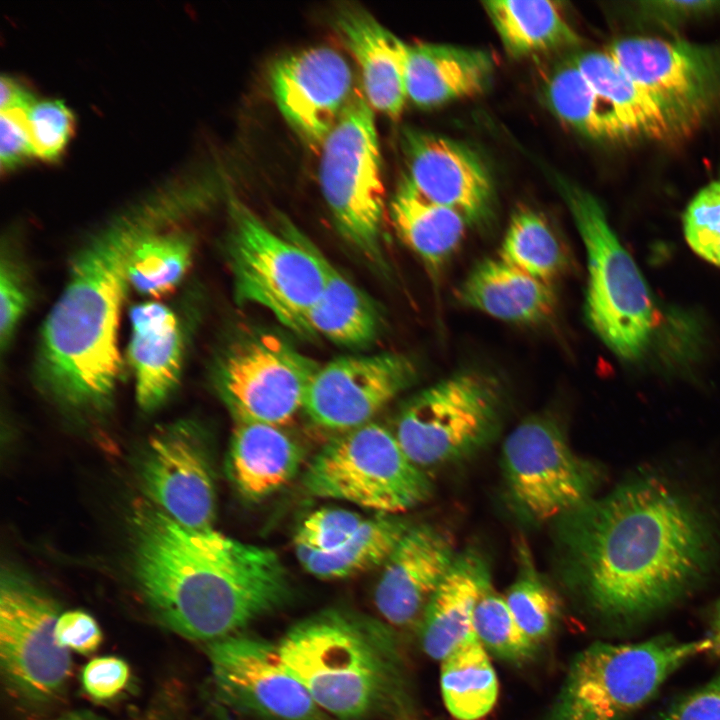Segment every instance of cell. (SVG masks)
Returning <instances> with one entry per match:
<instances>
[{"label": "cell", "mask_w": 720, "mask_h": 720, "mask_svg": "<svg viewBox=\"0 0 720 720\" xmlns=\"http://www.w3.org/2000/svg\"><path fill=\"white\" fill-rule=\"evenodd\" d=\"M566 567L600 614L651 616L688 592L713 555L709 521L654 474L633 477L560 520Z\"/></svg>", "instance_id": "obj_1"}, {"label": "cell", "mask_w": 720, "mask_h": 720, "mask_svg": "<svg viewBox=\"0 0 720 720\" xmlns=\"http://www.w3.org/2000/svg\"><path fill=\"white\" fill-rule=\"evenodd\" d=\"M133 568L155 613L190 639L218 640L280 607L286 570L271 549L179 524L147 499L131 513Z\"/></svg>", "instance_id": "obj_2"}, {"label": "cell", "mask_w": 720, "mask_h": 720, "mask_svg": "<svg viewBox=\"0 0 720 720\" xmlns=\"http://www.w3.org/2000/svg\"><path fill=\"white\" fill-rule=\"evenodd\" d=\"M176 216V205L140 207L74 251L63 290L42 324L33 365L36 385L54 403L76 412L111 403L122 375L118 329L133 253Z\"/></svg>", "instance_id": "obj_3"}, {"label": "cell", "mask_w": 720, "mask_h": 720, "mask_svg": "<svg viewBox=\"0 0 720 720\" xmlns=\"http://www.w3.org/2000/svg\"><path fill=\"white\" fill-rule=\"evenodd\" d=\"M277 645L286 665L323 712L356 719L402 700L396 648L377 625L327 611L294 625Z\"/></svg>", "instance_id": "obj_4"}, {"label": "cell", "mask_w": 720, "mask_h": 720, "mask_svg": "<svg viewBox=\"0 0 720 720\" xmlns=\"http://www.w3.org/2000/svg\"><path fill=\"white\" fill-rule=\"evenodd\" d=\"M226 256L234 293L307 335L306 318L326 282L327 258L291 224L272 230L239 200L230 203Z\"/></svg>", "instance_id": "obj_5"}, {"label": "cell", "mask_w": 720, "mask_h": 720, "mask_svg": "<svg viewBox=\"0 0 720 720\" xmlns=\"http://www.w3.org/2000/svg\"><path fill=\"white\" fill-rule=\"evenodd\" d=\"M706 637L669 635L636 643L596 642L572 660L546 720H626L693 657L708 652Z\"/></svg>", "instance_id": "obj_6"}, {"label": "cell", "mask_w": 720, "mask_h": 720, "mask_svg": "<svg viewBox=\"0 0 720 720\" xmlns=\"http://www.w3.org/2000/svg\"><path fill=\"white\" fill-rule=\"evenodd\" d=\"M558 185L586 249L587 322L617 356L638 359L648 346L655 322L648 285L599 200L569 182L559 179Z\"/></svg>", "instance_id": "obj_7"}, {"label": "cell", "mask_w": 720, "mask_h": 720, "mask_svg": "<svg viewBox=\"0 0 720 720\" xmlns=\"http://www.w3.org/2000/svg\"><path fill=\"white\" fill-rule=\"evenodd\" d=\"M303 485L314 497L345 501L382 515L424 503L432 483L395 434L369 422L337 433L308 464Z\"/></svg>", "instance_id": "obj_8"}, {"label": "cell", "mask_w": 720, "mask_h": 720, "mask_svg": "<svg viewBox=\"0 0 720 720\" xmlns=\"http://www.w3.org/2000/svg\"><path fill=\"white\" fill-rule=\"evenodd\" d=\"M320 148V186L338 231L367 260L385 267L381 154L373 109L361 88Z\"/></svg>", "instance_id": "obj_9"}, {"label": "cell", "mask_w": 720, "mask_h": 720, "mask_svg": "<svg viewBox=\"0 0 720 720\" xmlns=\"http://www.w3.org/2000/svg\"><path fill=\"white\" fill-rule=\"evenodd\" d=\"M502 390L479 371H462L425 388L404 406L394 432L420 468L463 459L486 445L498 428Z\"/></svg>", "instance_id": "obj_10"}, {"label": "cell", "mask_w": 720, "mask_h": 720, "mask_svg": "<svg viewBox=\"0 0 720 720\" xmlns=\"http://www.w3.org/2000/svg\"><path fill=\"white\" fill-rule=\"evenodd\" d=\"M319 367L286 339L259 332L226 345L211 377L235 422L282 427L303 409Z\"/></svg>", "instance_id": "obj_11"}, {"label": "cell", "mask_w": 720, "mask_h": 720, "mask_svg": "<svg viewBox=\"0 0 720 720\" xmlns=\"http://www.w3.org/2000/svg\"><path fill=\"white\" fill-rule=\"evenodd\" d=\"M501 465L516 510L539 523L561 520L592 498L594 466L569 446L558 424L546 416L528 417L506 437Z\"/></svg>", "instance_id": "obj_12"}, {"label": "cell", "mask_w": 720, "mask_h": 720, "mask_svg": "<svg viewBox=\"0 0 720 720\" xmlns=\"http://www.w3.org/2000/svg\"><path fill=\"white\" fill-rule=\"evenodd\" d=\"M665 110L681 134L695 128L720 99V57L682 39L632 36L605 50Z\"/></svg>", "instance_id": "obj_13"}, {"label": "cell", "mask_w": 720, "mask_h": 720, "mask_svg": "<svg viewBox=\"0 0 720 720\" xmlns=\"http://www.w3.org/2000/svg\"><path fill=\"white\" fill-rule=\"evenodd\" d=\"M60 614L56 603L30 581L11 573L2 576L1 667L9 683L32 700L55 696L70 674V652L55 636Z\"/></svg>", "instance_id": "obj_14"}, {"label": "cell", "mask_w": 720, "mask_h": 720, "mask_svg": "<svg viewBox=\"0 0 720 720\" xmlns=\"http://www.w3.org/2000/svg\"><path fill=\"white\" fill-rule=\"evenodd\" d=\"M207 648L214 686L226 703L273 720H324L277 644L236 633Z\"/></svg>", "instance_id": "obj_15"}, {"label": "cell", "mask_w": 720, "mask_h": 720, "mask_svg": "<svg viewBox=\"0 0 720 720\" xmlns=\"http://www.w3.org/2000/svg\"><path fill=\"white\" fill-rule=\"evenodd\" d=\"M416 375L413 361L399 353L336 358L318 368L302 410L321 428L348 431L372 422Z\"/></svg>", "instance_id": "obj_16"}, {"label": "cell", "mask_w": 720, "mask_h": 720, "mask_svg": "<svg viewBox=\"0 0 720 720\" xmlns=\"http://www.w3.org/2000/svg\"><path fill=\"white\" fill-rule=\"evenodd\" d=\"M147 500L179 524L213 528L216 494L211 466L194 424L160 427L148 439L139 467Z\"/></svg>", "instance_id": "obj_17"}, {"label": "cell", "mask_w": 720, "mask_h": 720, "mask_svg": "<svg viewBox=\"0 0 720 720\" xmlns=\"http://www.w3.org/2000/svg\"><path fill=\"white\" fill-rule=\"evenodd\" d=\"M269 82L290 127L312 147H321L358 86L343 55L327 46L310 47L277 59Z\"/></svg>", "instance_id": "obj_18"}, {"label": "cell", "mask_w": 720, "mask_h": 720, "mask_svg": "<svg viewBox=\"0 0 720 720\" xmlns=\"http://www.w3.org/2000/svg\"><path fill=\"white\" fill-rule=\"evenodd\" d=\"M401 148L404 176L423 197L461 213L471 224L490 213L493 184L481 158L448 137L405 128Z\"/></svg>", "instance_id": "obj_19"}, {"label": "cell", "mask_w": 720, "mask_h": 720, "mask_svg": "<svg viewBox=\"0 0 720 720\" xmlns=\"http://www.w3.org/2000/svg\"><path fill=\"white\" fill-rule=\"evenodd\" d=\"M457 554L447 532L427 524L411 526L384 562L375 589L382 617L398 627L421 621Z\"/></svg>", "instance_id": "obj_20"}, {"label": "cell", "mask_w": 720, "mask_h": 720, "mask_svg": "<svg viewBox=\"0 0 720 720\" xmlns=\"http://www.w3.org/2000/svg\"><path fill=\"white\" fill-rule=\"evenodd\" d=\"M128 361L138 405L160 407L178 386L184 363L186 335L177 314L166 304L148 300L129 311Z\"/></svg>", "instance_id": "obj_21"}, {"label": "cell", "mask_w": 720, "mask_h": 720, "mask_svg": "<svg viewBox=\"0 0 720 720\" xmlns=\"http://www.w3.org/2000/svg\"><path fill=\"white\" fill-rule=\"evenodd\" d=\"M333 24L359 67L361 89L369 105L387 117L398 118L408 100L406 43L360 6L338 7Z\"/></svg>", "instance_id": "obj_22"}, {"label": "cell", "mask_w": 720, "mask_h": 720, "mask_svg": "<svg viewBox=\"0 0 720 720\" xmlns=\"http://www.w3.org/2000/svg\"><path fill=\"white\" fill-rule=\"evenodd\" d=\"M494 60L484 50L449 44H406L407 99L434 108L483 92L491 81Z\"/></svg>", "instance_id": "obj_23"}, {"label": "cell", "mask_w": 720, "mask_h": 720, "mask_svg": "<svg viewBox=\"0 0 720 720\" xmlns=\"http://www.w3.org/2000/svg\"><path fill=\"white\" fill-rule=\"evenodd\" d=\"M490 586L485 557L472 548L458 553L421 618V643L429 657L443 660L473 632L475 607Z\"/></svg>", "instance_id": "obj_24"}, {"label": "cell", "mask_w": 720, "mask_h": 720, "mask_svg": "<svg viewBox=\"0 0 720 720\" xmlns=\"http://www.w3.org/2000/svg\"><path fill=\"white\" fill-rule=\"evenodd\" d=\"M464 306L516 324H537L556 309L550 283L536 279L498 258L476 264L456 292Z\"/></svg>", "instance_id": "obj_25"}, {"label": "cell", "mask_w": 720, "mask_h": 720, "mask_svg": "<svg viewBox=\"0 0 720 720\" xmlns=\"http://www.w3.org/2000/svg\"><path fill=\"white\" fill-rule=\"evenodd\" d=\"M302 463L300 445L282 427L235 422L228 472L245 498L262 500L286 486Z\"/></svg>", "instance_id": "obj_26"}, {"label": "cell", "mask_w": 720, "mask_h": 720, "mask_svg": "<svg viewBox=\"0 0 720 720\" xmlns=\"http://www.w3.org/2000/svg\"><path fill=\"white\" fill-rule=\"evenodd\" d=\"M572 58L628 137L666 141L682 135L659 103L606 51L580 52Z\"/></svg>", "instance_id": "obj_27"}, {"label": "cell", "mask_w": 720, "mask_h": 720, "mask_svg": "<svg viewBox=\"0 0 720 720\" xmlns=\"http://www.w3.org/2000/svg\"><path fill=\"white\" fill-rule=\"evenodd\" d=\"M390 216L401 240L431 267L456 252L470 225L458 211L423 197L405 176L391 200Z\"/></svg>", "instance_id": "obj_28"}, {"label": "cell", "mask_w": 720, "mask_h": 720, "mask_svg": "<svg viewBox=\"0 0 720 720\" xmlns=\"http://www.w3.org/2000/svg\"><path fill=\"white\" fill-rule=\"evenodd\" d=\"M326 271L323 291L306 318L307 334L350 348L369 344L381 328L377 306L328 259Z\"/></svg>", "instance_id": "obj_29"}, {"label": "cell", "mask_w": 720, "mask_h": 720, "mask_svg": "<svg viewBox=\"0 0 720 720\" xmlns=\"http://www.w3.org/2000/svg\"><path fill=\"white\" fill-rule=\"evenodd\" d=\"M482 4L504 48L512 56L575 46L580 41L555 2L493 0Z\"/></svg>", "instance_id": "obj_30"}, {"label": "cell", "mask_w": 720, "mask_h": 720, "mask_svg": "<svg viewBox=\"0 0 720 720\" xmlns=\"http://www.w3.org/2000/svg\"><path fill=\"white\" fill-rule=\"evenodd\" d=\"M411 525L395 516L368 517L363 526L329 551L295 550L309 574L325 580L343 579L383 565Z\"/></svg>", "instance_id": "obj_31"}, {"label": "cell", "mask_w": 720, "mask_h": 720, "mask_svg": "<svg viewBox=\"0 0 720 720\" xmlns=\"http://www.w3.org/2000/svg\"><path fill=\"white\" fill-rule=\"evenodd\" d=\"M440 685L447 710L458 720H478L494 707L497 675L474 632L441 660Z\"/></svg>", "instance_id": "obj_32"}, {"label": "cell", "mask_w": 720, "mask_h": 720, "mask_svg": "<svg viewBox=\"0 0 720 720\" xmlns=\"http://www.w3.org/2000/svg\"><path fill=\"white\" fill-rule=\"evenodd\" d=\"M543 89L545 101L551 111L577 132L597 140L628 138L572 56L551 69Z\"/></svg>", "instance_id": "obj_33"}, {"label": "cell", "mask_w": 720, "mask_h": 720, "mask_svg": "<svg viewBox=\"0 0 720 720\" xmlns=\"http://www.w3.org/2000/svg\"><path fill=\"white\" fill-rule=\"evenodd\" d=\"M194 251V238L178 227L167 226L150 233L133 253L130 289L153 299L171 293L188 273Z\"/></svg>", "instance_id": "obj_34"}, {"label": "cell", "mask_w": 720, "mask_h": 720, "mask_svg": "<svg viewBox=\"0 0 720 720\" xmlns=\"http://www.w3.org/2000/svg\"><path fill=\"white\" fill-rule=\"evenodd\" d=\"M498 257L550 284L568 265L567 253L548 222L529 208L513 213Z\"/></svg>", "instance_id": "obj_35"}, {"label": "cell", "mask_w": 720, "mask_h": 720, "mask_svg": "<svg viewBox=\"0 0 720 720\" xmlns=\"http://www.w3.org/2000/svg\"><path fill=\"white\" fill-rule=\"evenodd\" d=\"M518 571L505 597L523 633L538 646L559 617V601L538 573L527 545L518 544Z\"/></svg>", "instance_id": "obj_36"}, {"label": "cell", "mask_w": 720, "mask_h": 720, "mask_svg": "<svg viewBox=\"0 0 720 720\" xmlns=\"http://www.w3.org/2000/svg\"><path fill=\"white\" fill-rule=\"evenodd\" d=\"M472 628L487 651L506 661L523 662L536 651L537 645L518 626L505 597L492 586L475 607Z\"/></svg>", "instance_id": "obj_37"}, {"label": "cell", "mask_w": 720, "mask_h": 720, "mask_svg": "<svg viewBox=\"0 0 720 720\" xmlns=\"http://www.w3.org/2000/svg\"><path fill=\"white\" fill-rule=\"evenodd\" d=\"M27 271L16 248L2 245L0 261V346L7 350L31 303Z\"/></svg>", "instance_id": "obj_38"}, {"label": "cell", "mask_w": 720, "mask_h": 720, "mask_svg": "<svg viewBox=\"0 0 720 720\" xmlns=\"http://www.w3.org/2000/svg\"><path fill=\"white\" fill-rule=\"evenodd\" d=\"M683 229L691 249L720 266V180L703 187L690 201L683 216Z\"/></svg>", "instance_id": "obj_39"}, {"label": "cell", "mask_w": 720, "mask_h": 720, "mask_svg": "<svg viewBox=\"0 0 720 720\" xmlns=\"http://www.w3.org/2000/svg\"><path fill=\"white\" fill-rule=\"evenodd\" d=\"M27 121L34 155L47 161L58 158L73 134L72 111L61 100L44 99L27 110Z\"/></svg>", "instance_id": "obj_40"}, {"label": "cell", "mask_w": 720, "mask_h": 720, "mask_svg": "<svg viewBox=\"0 0 720 720\" xmlns=\"http://www.w3.org/2000/svg\"><path fill=\"white\" fill-rule=\"evenodd\" d=\"M368 517L344 508H321L309 514L294 536L295 550L329 551L355 534Z\"/></svg>", "instance_id": "obj_41"}, {"label": "cell", "mask_w": 720, "mask_h": 720, "mask_svg": "<svg viewBox=\"0 0 720 720\" xmlns=\"http://www.w3.org/2000/svg\"><path fill=\"white\" fill-rule=\"evenodd\" d=\"M127 663L115 656L96 657L83 668L81 680L85 692L98 701L110 700L128 684Z\"/></svg>", "instance_id": "obj_42"}, {"label": "cell", "mask_w": 720, "mask_h": 720, "mask_svg": "<svg viewBox=\"0 0 720 720\" xmlns=\"http://www.w3.org/2000/svg\"><path fill=\"white\" fill-rule=\"evenodd\" d=\"M34 155L27 121V111H0V163L10 170Z\"/></svg>", "instance_id": "obj_43"}, {"label": "cell", "mask_w": 720, "mask_h": 720, "mask_svg": "<svg viewBox=\"0 0 720 720\" xmlns=\"http://www.w3.org/2000/svg\"><path fill=\"white\" fill-rule=\"evenodd\" d=\"M659 720H720V673L676 699Z\"/></svg>", "instance_id": "obj_44"}, {"label": "cell", "mask_w": 720, "mask_h": 720, "mask_svg": "<svg viewBox=\"0 0 720 720\" xmlns=\"http://www.w3.org/2000/svg\"><path fill=\"white\" fill-rule=\"evenodd\" d=\"M55 636L58 645L81 654L95 652L102 642V632L96 620L81 610L61 613Z\"/></svg>", "instance_id": "obj_45"}, {"label": "cell", "mask_w": 720, "mask_h": 720, "mask_svg": "<svg viewBox=\"0 0 720 720\" xmlns=\"http://www.w3.org/2000/svg\"><path fill=\"white\" fill-rule=\"evenodd\" d=\"M645 13L662 20L678 21L719 9L718 1H648L641 3Z\"/></svg>", "instance_id": "obj_46"}, {"label": "cell", "mask_w": 720, "mask_h": 720, "mask_svg": "<svg viewBox=\"0 0 720 720\" xmlns=\"http://www.w3.org/2000/svg\"><path fill=\"white\" fill-rule=\"evenodd\" d=\"M32 93L9 75L0 80V111L9 109L28 110L35 102Z\"/></svg>", "instance_id": "obj_47"}, {"label": "cell", "mask_w": 720, "mask_h": 720, "mask_svg": "<svg viewBox=\"0 0 720 720\" xmlns=\"http://www.w3.org/2000/svg\"><path fill=\"white\" fill-rule=\"evenodd\" d=\"M705 637L710 642V648L707 654L713 657H720V601L714 609L710 629Z\"/></svg>", "instance_id": "obj_48"}, {"label": "cell", "mask_w": 720, "mask_h": 720, "mask_svg": "<svg viewBox=\"0 0 720 720\" xmlns=\"http://www.w3.org/2000/svg\"><path fill=\"white\" fill-rule=\"evenodd\" d=\"M50 720H109L104 717H100L91 713L76 712L63 715L61 717L50 719ZM133 720H144V719H133Z\"/></svg>", "instance_id": "obj_49"}]
</instances>
